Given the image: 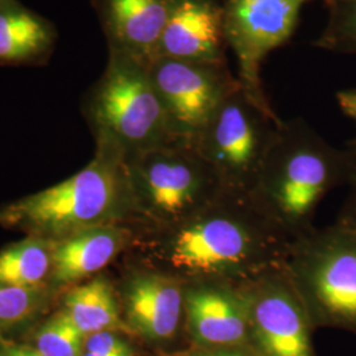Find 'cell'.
Listing matches in <instances>:
<instances>
[{
  "mask_svg": "<svg viewBox=\"0 0 356 356\" xmlns=\"http://www.w3.org/2000/svg\"><path fill=\"white\" fill-rule=\"evenodd\" d=\"M157 269L179 280L241 285L282 268L291 238L248 194L222 191L211 204L168 229H156Z\"/></svg>",
  "mask_w": 356,
  "mask_h": 356,
  "instance_id": "cell-1",
  "label": "cell"
},
{
  "mask_svg": "<svg viewBox=\"0 0 356 356\" xmlns=\"http://www.w3.org/2000/svg\"><path fill=\"white\" fill-rule=\"evenodd\" d=\"M353 152H339L302 119L282 122L248 197L291 238L313 229L321 201L347 182Z\"/></svg>",
  "mask_w": 356,
  "mask_h": 356,
  "instance_id": "cell-2",
  "label": "cell"
},
{
  "mask_svg": "<svg viewBox=\"0 0 356 356\" xmlns=\"http://www.w3.org/2000/svg\"><path fill=\"white\" fill-rule=\"evenodd\" d=\"M4 216L10 225L53 242L92 227L124 226L138 216L127 157L97 144L89 165L64 182L10 206Z\"/></svg>",
  "mask_w": 356,
  "mask_h": 356,
  "instance_id": "cell-3",
  "label": "cell"
},
{
  "mask_svg": "<svg viewBox=\"0 0 356 356\" xmlns=\"http://www.w3.org/2000/svg\"><path fill=\"white\" fill-rule=\"evenodd\" d=\"M86 110L97 144L114 148L127 160L176 141L149 65L126 54L108 51L102 76L89 92Z\"/></svg>",
  "mask_w": 356,
  "mask_h": 356,
  "instance_id": "cell-4",
  "label": "cell"
},
{
  "mask_svg": "<svg viewBox=\"0 0 356 356\" xmlns=\"http://www.w3.org/2000/svg\"><path fill=\"white\" fill-rule=\"evenodd\" d=\"M282 269L313 326L356 331V232L313 227L293 239Z\"/></svg>",
  "mask_w": 356,
  "mask_h": 356,
  "instance_id": "cell-5",
  "label": "cell"
},
{
  "mask_svg": "<svg viewBox=\"0 0 356 356\" xmlns=\"http://www.w3.org/2000/svg\"><path fill=\"white\" fill-rule=\"evenodd\" d=\"M138 216L156 229L186 220L222 193L216 173L191 144L173 141L128 160Z\"/></svg>",
  "mask_w": 356,
  "mask_h": 356,
  "instance_id": "cell-6",
  "label": "cell"
},
{
  "mask_svg": "<svg viewBox=\"0 0 356 356\" xmlns=\"http://www.w3.org/2000/svg\"><path fill=\"white\" fill-rule=\"evenodd\" d=\"M284 120L242 86L216 108L191 147L225 191L250 194Z\"/></svg>",
  "mask_w": 356,
  "mask_h": 356,
  "instance_id": "cell-7",
  "label": "cell"
},
{
  "mask_svg": "<svg viewBox=\"0 0 356 356\" xmlns=\"http://www.w3.org/2000/svg\"><path fill=\"white\" fill-rule=\"evenodd\" d=\"M149 74L173 139L191 145L216 108L242 86L227 64L157 57L149 64Z\"/></svg>",
  "mask_w": 356,
  "mask_h": 356,
  "instance_id": "cell-8",
  "label": "cell"
},
{
  "mask_svg": "<svg viewBox=\"0 0 356 356\" xmlns=\"http://www.w3.org/2000/svg\"><path fill=\"white\" fill-rule=\"evenodd\" d=\"M313 0H226L225 36L238 61V79L244 91L263 106L268 102L261 65L268 54L292 38L300 13ZM331 1V0H329Z\"/></svg>",
  "mask_w": 356,
  "mask_h": 356,
  "instance_id": "cell-9",
  "label": "cell"
},
{
  "mask_svg": "<svg viewBox=\"0 0 356 356\" xmlns=\"http://www.w3.org/2000/svg\"><path fill=\"white\" fill-rule=\"evenodd\" d=\"M254 356H314L305 306L282 268L241 284Z\"/></svg>",
  "mask_w": 356,
  "mask_h": 356,
  "instance_id": "cell-10",
  "label": "cell"
},
{
  "mask_svg": "<svg viewBox=\"0 0 356 356\" xmlns=\"http://www.w3.org/2000/svg\"><path fill=\"white\" fill-rule=\"evenodd\" d=\"M129 332L152 343H166L185 323V281L157 268L128 273L118 291Z\"/></svg>",
  "mask_w": 356,
  "mask_h": 356,
  "instance_id": "cell-11",
  "label": "cell"
},
{
  "mask_svg": "<svg viewBox=\"0 0 356 356\" xmlns=\"http://www.w3.org/2000/svg\"><path fill=\"white\" fill-rule=\"evenodd\" d=\"M184 307V329L198 348L247 347L248 321L241 285L223 281L185 282Z\"/></svg>",
  "mask_w": 356,
  "mask_h": 356,
  "instance_id": "cell-12",
  "label": "cell"
},
{
  "mask_svg": "<svg viewBox=\"0 0 356 356\" xmlns=\"http://www.w3.org/2000/svg\"><path fill=\"white\" fill-rule=\"evenodd\" d=\"M227 48L223 3L219 0L173 1L157 57L227 64Z\"/></svg>",
  "mask_w": 356,
  "mask_h": 356,
  "instance_id": "cell-13",
  "label": "cell"
},
{
  "mask_svg": "<svg viewBox=\"0 0 356 356\" xmlns=\"http://www.w3.org/2000/svg\"><path fill=\"white\" fill-rule=\"evenodd\" d=\"M175 0H92L108 51L149 65Z\"/></svg>",
  "mask_w": 356,
  "mask_h": 356,
  "instance_id": "cell-14",
  "label": "cell"
},
{
  "mask_svg": "<svg viewBox=\"0 0 356 356\" xmlns=\"http://www.w3.org/2000/svg\"><path fill=\"white\" fill-rule=\"evenodd\" d=\"M134 242V229L119 225L83 229L56 241L51 247L53 280L72 284L98 273Z\"/></svg>",
  "mask_w": 356,
  "mask_h": 356,
  "instance_id": "cell-15",
  "label": "cell"
},
{
  "mask_svg": "<svg viewBox=\"0 0 356 356\" xmlns=\"http://www.w3.org/2000/svg\"><path fill=\"white\" fill-rule=\"evenodd\" d=\"M57 29L19 0H0V65L38 66L51 60Z\"/></svg>",
  "mask_w": 356,
  "mask_h": 356,
  "instance_id": "cell-16",
  "label": "cell"
},
{
  "mask_svg": "<svg viewBox=\"0 0 356 356\" xmlns=\"http://www.w3.org/2000/svg\"><path fill=\"white\" fill-rule=\"evenodd\" d=\"M64 310L85 337L101 331H128L118 291L104 277L70 289L65 296Z\"/></svg>",
  "mask_w": 356,
  "mask_h": 356,
  "instance_id": "cell-17",
  "label": "cell"
},
{
  "mask_svg": "<svg viewBox=\"0 0 356 356\" xmlns=\"http://www.w3.org/2000/svg\"><path fill=\"white\" fill-rule=\"evenodd\" d=\"M53 242L28 238L0 252V286L40 288L51 275Z\"/></svg>",
  "mask_w": 356,
  "mask_h": 356,
  "instance_id": "cell-18",
  "label": "cell"
},
{
  "mask_svg": "<svg viewBox=\"0 0 356 356\" xmlns=\"http://www.w3.org/2000/svg\"><path fill=\"white\" fill-rule=\"evenodd\" d=\"M83 342L85 335L63 310L40 327L35 348L42 356H81Z\"/></svg>",
  "mask_w": 356,
  "mask_h": 356,
  "instance_id": "cell-19",
  "label": "cell"
},
{
  "mask_svg": "<svg viewBox=\"0 0 356 356\" xmlns=\"http://www.w3.org/2000/svg\"><path fill=\"white\" fill-rule=\"evenodd\" d=\"M44 300L40 288L0 286V327L13 326L32 317Z\"/></svg>",
  "mask_w": 356,
  "mask_h": 356,
  "instance_id": "cell-20",
  "label": "cell"
},
{
  "mask_svg": "<svg viewBox=\"0 0 356 356\" xmlns=\"http://www.w3.org/2000/svg\"><path fill=\"white\" fill-rule=\"evenodd\" d=\"M335 13L329 29L317 45L325 48L356 49V0H335Z\"/></svg>",
  "mask_w": 356,
  "mask_h": 356,
  "instance_id": "cell-21",
  "label": "cell"
},
{
  "mask_svg": "<svg viewBox=\"0 0 356 356\" xmlns=\"http://www.w3.org/2000/svg\"><path fill=\"white\" fill-rule=\"evenodd\" d=\"M83 351L103 356H135L132 347L118 331H101L86 335Z\"/></svg>",
  "mask_w": 356,
  "mask_h": 356,
  "instance_id": "cell-22",
  "label": "cell"
},
{
  "mask_svg": "<svg viewBox=\"0 0 356 356\" xmlns=\"http://www.w3.org/2000/svg\"><path fill=\"white\" fill-rule=\"evenodd\" d=\"M347 182L350 184V191L337 223L356 232V149L353 151V168Z\"/></svg>",
  "mask_w": 356,
  "mask_h": 356,
  "instance_id": "cell-23",
  "label": "cell"
},
{
  "mask_svg": "<svg viewBox=\"0 0 356 356\" xmlns=\"http://www.w3.org/2000/svg\"><path fill=\"white\" fill-rule=\"evenodd\" d=\"M0 356H42L35 347L0 341Z\"/></svg>",
  "mask_w": 356,
  "mask_h": 356,
  "instance_id": "cell-24",
  "label": "cell"
},
{
  "mask_svg": "<svg viewBox=\"0 0 356 356\" xmlns=\"http://www.w3.org/2000/svg\"><path fill=\"white\" fill-rule=\"evenodd\" d=\"M339 106L342 107L346 115L356 122V89L342 91L338 94Z\"/></svg>",
  "mask_w": 356,
  "mask_h": 356,
  "instance_id": "cell-25",
  "label": "cell"
},
{
  "mask_svg": "<svg viewBox=\"0 0 356 356\" xmlns=\"http://www.w3.org/2000/svg\"><path fill=\"white\" fill-rule=\"evenodd\" d=\"M242 348H216V350H201L198 348V351L193 356H252L247 353L241 351Z\"/></svg>",
  "mask_w": 356,
  "mask_h": 356,
  "instance_id": "cell-26",
  "label": "cell"
},
{
  "mask_svg": "<svg viewBox=\"0 0 356 356\" xmlns=\"http://www.w3.org/2000/svg\"><path fill=\"white\" fill-rule=\"evenodd\" d=\"M81 356H103V355H97V354H92V353H89V351H83L82 353V355Z\"/></svg>",
  "mask_w": 356,
  "mask_h": 356,
  "instance_id": "cell-27",
  "label": "cell"
},
{
  "mask_svg": "<svg viewBox=\"0 0 356 356\" xmlns=\"http://www.w3.org/2000/svg\"><path fill=\"white\" fill-rule=\"evenodd\" d=\"M331 1H332V0H331Z\"/></svg>",
  "mask_w": 356,
  "mask_h": 356,
  "instance_id": "cell-28",
  "label": "cell"
}]
</instances>
